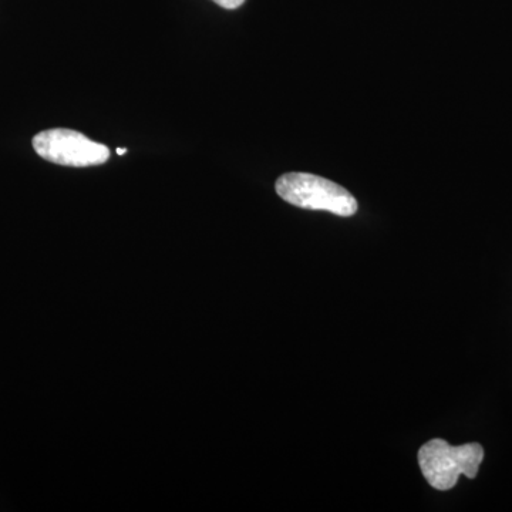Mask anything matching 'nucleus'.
I'll return each instance as SVG.
<instances>
[{
	"label": "nucleus",
	"instance_id": "nucleus-1",
	"mask_svg": "<svg viewBox=\"0 0 512 512\" xmlns=\"http://www.w3.org/2000/svg\"><path fill=\"white\" fill-rule=\"evenodd\" d=\"M484 460V448L478 443L453 447L447 441L434 439L419 450V466L427 483L436 490L456 487L458 477H477Z\"/></svg>",
	"mask_w": 512,
	"mask_h": 512
},
{
	"label": "nucleus",
	"instance_id": "nucleus-2",
	"mask_svg": "<svg viewBox=\"0 0 512 512\" xmlns=\"http://www.w3.org/2000/svg\"><path fill=\"white\" fill-rule=\"evenodd\" d=\"M282 200L303 210L328 211L339 217H352L357 201L342 185L306 173H288L276 181Z\"/></svg>",
	"mask_w": 512,
	"mask_h": 512
},
{
	"label": "nucleus",
	"instance_id": "nucleus-3",
	"mask_svg": "<svg viewBox=\"0 0 512 512\" xmlns=\"http://www.w3.org/2000/svg\"><path fill=\"white\" fill-rule=\"evenodd\" d=\"M33 148L50 163L66 167H93L106 163L110 157L109 147L69 128L42 131L33 138Z\"/></svg>",
	"mask_w": 512,
	"mask_h": 512
},
{
	"label": "nucleus",
	"instance_id": "nucleus-4",
	"mask_svg": "<svg viewBox=\"0 0 512 512\" xmlns=\"http://www.w3.org/2000/svg\"><path fill=\"white\" fill-rule=\"evenodd\" d=\"M212 2L217 3L221 8L232 10L244 5L245 0H212Z\"/></svg>",
	"mask_w": 512,
	"mask_h": 512
},
{
	"label": "nucleus",
	"instance_id": "nucleus-5",
	"mask_svg": "<svg viewBox=\"0 0 512 512\" xmlns=\"http://www.w3.org/2000/svg\"><path fill=\"white\" fill-rule=\"evenodd\" d=\"M127 153V150L126 148H117V154H119V156H123V154H126Z\"/></svg>",
	"mask_w": 512,
	"mask_h": 512
}]
</instances>
